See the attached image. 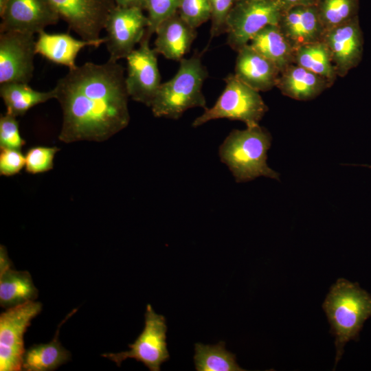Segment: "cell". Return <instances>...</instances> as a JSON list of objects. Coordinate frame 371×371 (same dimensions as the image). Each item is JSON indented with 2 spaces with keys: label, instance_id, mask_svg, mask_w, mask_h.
<instances>
[{
  "label": "cell",
  "instance_id": "obj_27",
  "mask_svg": "<svg viewBox=\"0 0 371 371\" xmlns=\"http://www.w3.org/2000/svg\"><path fill=\"white\" fill-rule=\"evenodd\" d=\"M60 150L56 146H36L30 148L25 155V169L30 174H39L54 168L56 154Z\"/></svg>",
  "mask_w": 371,
  "mask_h": 371
},
{
  "label": "cell",
  "instance_id": "obj_1",
  "mask_svg": "<svg viewBox=\"0 0 371 371\" xmlns=\"http://www.w3.org/2000/svg\"><path fill=\"white\" fill-rule=\"evenodd\" d=\"M124 69L109 59L69 69L54 87L63 111L58 139L65 143L104 142L130 121Z\"/></svg>",
  "mask_w": 371,
  "mask_h": 371
},
{
  "label": "cell",
  "instance_id": "obj_31",
  "mask_svg": "<svg viewBox=\"0 0 371 371\" xmlns=\"http://www.w3.org/2000/svg\"><path fill=\"white\" fill-rule=\"evenodd\" d=\"M239 0H210L211 5V38L226 33L228 15Z\"/></svg>",
  "mask_w": 371,
  "mask_h": 371
},
{
  "label": "cell",
  "instance_id": "obj_3",
  "mask_svg": "<svg viewBox=\"0 0 371 371\" xmlns=\"http://www.w3.org/2000/svg\"><path fill=\"white\" fill-rule=\"evenodd\" d=\"M271 143L270 133L259 124L247 126L230 132L220 145L218 155L238 183L261 176L279 180V173L267 164Z\"/></svg>",
  "mask_w": 371,
  "mask_h": 371
},
{
  "label": "cell",
  "instance_id": "obj_20",
  "mask_svg": "<svg viewBox=\"0 0 371 371\" xmlns=\"http://www.w3.org/2000/svg\"><path fill=\"white\" fill-rule=\"evenodd\" d=\"M249 45L271 61L281 72L294 63L295 49L278 25H269L258 32Z\"/></svg>",
  "mask_w": 371,
  "mask_h": 371
},
{
  "label": "cell",
  "instance_id": "obj_23",
  "mask_svg": "<svg viewBox=\"0 0 371 371\" xmlns=\"http://www.w3.org/2000/svg\"><path fill=\"white\" fill-rule=\"evenodd\" d=\"M0 95L6 106V113L16 117L25 115L39 104L56 98L54 88L49 91L33 89L28 83L6 82L1 84Z\"/></svg>",
  "mask_w": 371,
  "mask_h": 371
},
{
  "label": "cell",
  "instance_id": "obj_29",
  "mask_svg": "<svg viewBox=\"0 0 371 371\" xmlns=\"http://www.w3.org/2000/svg\"><path fill=\"white\" fill-rule=\"evenodd\" d=\"M177 12L194 28H197L211 19L210 0H179Z\"/></svg>",
  "mask_w": 371,
  "mask_h": 371
},
{
  "label": "cell",
  "instance_id": "obj_8",
  "mask_svg": "<svg viewBox=\"0 0 371 371\" xmlns=\"http://www.w3.org/2000/svg\"><path fill=\"white\" fill-rule=\"evenodd\" d=\"M40 302L30 301L7 308L0 315V370H22L25 351L24 335L32 320L42 311Z\"/></svg>",
  "mask_w": 371,
  "mask_h": 371
},
{
  "label": "cell",
  "instance_id": "obj_28",
  "mask_svg": "<svg viewBox=\"0 0 371 371\" xmlns=\"http://www.w3.org/2000/svg\"><path fill=\"white\" fill-rule=\"evenodd\" d=\"M179 2V0H145L148 25L144 35L150 38L162 21L177 12Z\"/></svg>",
  "mask_w": 371,
  "mask_h": 371
},
{
  "label": "cell",
  "instance_id": "obj_5",
  "mask_svg": "<svg viewBox=\"0 0 371 371\" xmlns=\"http://www.w3.org/2000/svg\"><path fill=\"white\" fill-rule=\"evenodd\" d=\"M225 82V89L214 106L206 108L202 115L195 118L192 124L193 127L223 118L242 121L247 126L258 125L268 110L258 91L235 74L227 75Z\"/></svg>",
  "mask_w": 371,
  "mask_h": 371
},
{
  "label": "cell",
  "instance_id": "obj_35",
  "mask_svg": "<svg viewBox=\"0 0 371 371\" xmlns=\"http://www.w3.org/2000/svg\"><path fill=\"white\" fill-rule=\"evenodd\" d=\"M8 0H0V14H2L5 9Z\"/></svg>",
  "mask_w": 371,
  "mask_h": 371
},
{
  "label": "cell",
  "instance_id": "obj_13",
  "mask_svg": "<svg viewBox=\"0 0 371 371\" xmlns=\"http://www.w3.org/2000/svg\"><path fill=\"white\" fill-rule=\"evenodd\" d=\"M1 18L0 33L17 31L35 34L56 24L60 16L49 0H8Z\"/></svg>",
  "mask_w": 371,
  "mask_h": 371
},
{
  "label": "cell",
  "instance_id": "obj_9",
  "mask_svg": "<svg viewBox=\"0 0 371 371\" xmlns=\"http://www.w3.org/2000/svg\"><path fill=\"white\" fill-rule=\"evenodd\" d=\"M148 19L143 10L115 5L105 23V45L109 59L118 61L126 57L143 38Z\"/></svg>",
  "mask_w": 371,
  "mask_h": 371
},
{
  "label": "cell",
  "instance_id": "obj_33",
  "mask_svg": "<svg viewBox=\"0 0 371 371\" xmlns=\"http://www.w3.org/2000/svg\"><path fill=\"white\" fill-rule=\"evenodd\" d=\"M286 10L298 5H316L319 0H278Z\"/></svg>",
  "mask_w": 371,
  "mask_h": 371
},
{
  "label": "cell",
  "instance_id": "obj_25",
  "mask_svg": "<svg viewBox=\"0 0 371 371\" xmlns=\"http://www.w3.org/2000/svg\"><path fill=\"white\" fill-rule=\"evenodd\" d=\"M194 361L196 371H245L236 363V355L225 349V343L194 345Z\"/></svg>",
  "mask_w": 371,
  "mask_h": 371
},
{
  "label": "cell",
  "instance_id": "obj_4",
  "mask_svg": "<svg viewBox=\"0 0 371 371\" xmlns=\"http://www.w3.org/2000/svg\"><path fill=\"white\" fill-rule=\"evenodd\" d=\"M207 76L200 54L182 58L174 77L161 83L155 95L150 106L154 116L177 120L190 109H205L202 87Z\"/></svg>",
  "mask_w": 371,
  "mask_h": 371
},
{
  "label": "cell",
  "instance_id": "obj_16",
  "mask_svg": "<svg viewBox=\"0 0 371 371\" xmlns=\"http://www.w3.org/2000/svg\"><path fill=\"white\" fill-rule=\"evenodd\" d=\"M155 34V51L176 61L183 58L196 37V28L184 21L177 12L162 21Z\"/></svg>",
  "mask_w": 371,
  "mask_h": 371
},
{
  "label": "cell",
  "instance_id": "obj_7",
  "mask_svg": "<svg viewBox=\"0 0 371 371\" xmlns=\"http://www.w3.org/2000/svg\"><path fill=\"white\" fill-rule=\"evenodd\" d=\"M144 317V328L135 341L128 344L129 350L106 352L102 356L115 362L117 366L131 358L142 363L150 371H159L161 365L170 358L166 318L156 313L150 304L146 306Z\"/></svg>",
  "mask_w": 371,
  "mask_h": 371
},
{
  "label": "cell",
  "instance_id": "obj_24",
  "mask_svg": "<svg viewBox=\"0 0 371 371\" xmlns=\"http://www.w3.org/2000/svg\"><path fill=\"white\" fill-rule=\"evenodd\" d=\"M294 63L324 78L329 84L337 75L330 52L323 41L297 47Z\"/></svg>",
  "mask_w": 371,
  "mask_h": 371
},
{
  "label": "cell",
  "instance_id": "obj_32",
  "mask_svg": "<svg viewBox=\"0 0 371 371\" xmlns=\"http://www.w3.org/2000/svg\"><path fill=\"white\" fill-rule=\"evenodd\" d=\"M0 175L11 177L19 173L25 165V157L21 150L0 148Z\"/></svg>",
  "mask_w": 371,
  "mask_h": 371
},
{
  "label": "cell",
  "instance_id": "obj_11",
  "mask_svg": "<svg viewBox=\"0 0 371 371\" xmlns=\"http://www.w3.org/2000/svg\"><path fill=\"white\" fill-rule=\"evenodd\" d=\"M34 34L17 31L0 34V83H28L32 78Z\"/></svg>",
  "mask_w": 371,
  "mask_h": 371
},
{
  "label": "cell",
  "instance_id": "obj_6",
  "mask_svg": "<svg viewBox=\"0 0 371 371\" xmlns=\"http://www.w3.org/2000/svg\"><path fill=\"white\" fill-rule=\"evenodd\" d=\"M284 11L278 0H239L227 19V44L238 52L265 27L278 25Z\"/></svg>",
  "mask_w": 371,
  "mask_h": 371
},
{
  "label": "cell",
  "instance_id": "obj_18",
  "mask_svg": "<svg viewBox=\"0 0 371 371\" xmlns=\"http://www.w3.org/2000/svg\"><path fill=\"white\" fill-rule=\"evenodd\" d=\"M280 71L277 67L249 44L238 52L235 76L241 81L260 91L276 86Z\"/></svg>",
  "mask_w": 371,
  "mask_h": 371
},
{
  "label": "cell",
  "instance_id": "obj_17",
  "mask_svg": "<svg viewBox=\"0 0 371 371\" xmlns=\"http://www.w3.org/2000/svg\"><path fill=\"white\" fill-rule=\"evenodd\" d=\"M35 43L36 53L57 65L69 69L75 68L78 53L86 47H98L105 43V38L95 41H85L74 38L68 33L50 34L39 32Z\"/></svg>",
  "mask_w": 371,
  "mask_h": 371
},
{
  "label": "cell",
  "instance_id": "obj_14",
  "mask_svg": "<svg viewBox=\"0 0 371 371\" xmlns=\"http://www.w3.org/2000/svg\"><path fill=\"white\" fill-rule=\"evenodd\" d=\"M326 43L337 75L344 76L357 65L363 52V36L356 16L324 32Z\"/></svg>",
  "mask_w": 371,
  "mask_h": 371
},
{
  "label": "cell",
  "instance_id": "obj_2",
  "mask_svg": "<svg viewBox=\"0 0 371 371\" xmlns=\"http://www.w3.org/2000/svg\"><path fill=\"white\" fill-rule=\"evenodd\" d=\"M322 307L335 337L336 366L346 344L357 339L363 323L371 317V296L358 284L339 278L330 286Z\"/></svg>",
  "mask_w": 371,
  "mask_h": 371
},
{
  "label": "cell",
  "instance_id": "obj_15",
  "mask_svg": "<svg viewBox=\"0 0 371 371\" xmlns=\"http://www.w3.org/2000/svg\"><path fill=\"white\" fill-rule=\"evenodd\" d=\"M278 25L295 49L322 41L325 32L316 5H298L284 10Z\"/></svg>",
  "mask_w": 371,
  "mask_h": 371
},
{
  "label": "cell",
  "instance_id": "obj_21",
  "mask_svg": "<svg viewBox=\"0 0 371 371\" xmlns=\"http://www.w3.org/2000/svg\"><path fill=\"white\" fill-rule=\"evenodd\" d=\"M76 309L73 310L59 324L53 339L47 344H34L25 350L22 363V370L52 371L69 361L71 354L58 340L59 329L62 324L69 318Z\"/></svg>",
  "mask_w": 371,
  "mask_h": 371
},
{
  "label": "cell",
  "instance_id": "obj_12",
  "mask_svg": "<svg viewBox=\"0 0 371 371\" xmlns=\"http://www.w3.org/2000/svg\"><path fill=\"white\" fill-rule=\"evenodd\" d=\"M57 12L81 39L95 41L111 11L115 7L113 0H49Z\"/></svg>",
  "mask_w": 371,
  "mask_h": 371
},
{
  "label": "cell",
  "instance_id": "obj_34",
  "mask_svg": "<svg viewBox=\"0 0 371 371\" xmlns=\"http://www.w3.org/2000/svg\"><path fill=\"white\" fill-rule=\"evenodd\" d=\"M115 5L122 8H137L145 10V0H113Z\"/></svg>",
  "mask_w": 371,
  "mask_h": 371
},
{
  "label": "cell",
  "instance_id": "obj_30",
  "mask_svg": "<svg viewBox=\"0 0 371 371\" xmlns=\"http://www.w3.org/2000/svg\"><path fill=\"white\" fill-rule=\"evenodd\" d=\"M17 117L5 113L0 116V148L21 150L25 140L21 137Z\"/></svg>",
  "mask_w": 371,
  "mask_h": 371
},
{
  "label": "cell",
  "instance_id": "obj_19",
  "mask_svg": "<svg viewBox=\"0 0 371 371\" xmlns=\"http://www.w3.org/2000/svg\"><path fill=\"white\" fill-rule=\"evenodd\" d=\"M328 85L322 76L296 64L283 69L276 84L284 95L299 100L314 98Z\"/></svg>",
  "mask_w": 371,
  "mask_h": 371
},
{
  "label": "cell",
  "instance_id": "obj_26",
  "mask_svg": "<svg viewBox=\"0 0 371 371\" xmlns=\"http://www.w3.org/2000/svg\"><path fill=\"white\" fill-rule=\"evenodd\" d=\"M359 0H319L316 7L324 32L357 16Z\"/></svg>",
  "mask_w": 371,
  "mask_h": 371
},
{
  "label": "cell",
  "instance_id": "obj_22",
  "mask_svg": "<svg viewBox=\"0 0 371 371\" xmlns=\"http://www.w3.org/2000/svg\"><path fill=\"white\" fill-rule=\"evenodd\" d=\"M0 269V305L9 308L35 301L38 291L27 271Z\"/></svg>",
  "mask_w": 371,
  "mask_h": 371
},
{
  "label": "cell",
  "instance_id": "obj_10",
  "mask_svg": "<svg viewBox=\"0 0 371 371\" xmlns=\"http://www.w3.org/2000/svg\"><path fill=\"white\" fill-rule=\"evenodd\" d=\"M149 41L144 35L139 47L126 57L125 82L129 97L150 107L161 83L157 53Z\"/></svg>",
  "mask_w": 371,
  "mask_h": 371
}]
</instances>
